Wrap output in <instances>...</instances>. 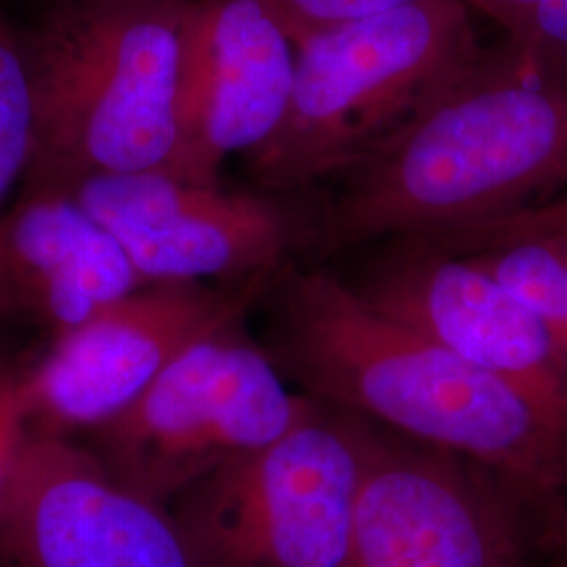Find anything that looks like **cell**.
<instances>
[{
    "label": "cell",
    "instance_id": "obj_10",
    "mask_svg": "<svg viewBox=\"0 0 567 567\" xmlns=\"http://www.w3.org/2000/svg\"><path fill=\"white\" fill-rule=\"evenodd\" d=\"M65 192L116 238L145 284L274 276L290 243L276 204L221 183L137 173L91 177Z\"/></svg>",
    "mask_w": 567,
    "mask_h": 567
},
{
    "label": "cell",
    "instance_id": "obj_4",
    "mask_svg": "<svg viewBox=\"0 0 567 567\" xmlns=\"http://www.w3.org/2000/svg\"><path fill=\"white\" fill-rule=\"evenodd\" d=\"M280 128L244 156L265 189L337 177L404 133L484 55L465 0H421L297 42Z\"/></svg>",
    "mask_w": 567,
    "mask_h": 567
},
{
    "label": "cell",
    "instance_id": "obj_13",
    "mask_svg": "<svg viewBox=\"0 0 567 567\" xmlns=\"http://www.w3.org/2000/svg\"><path fill=\"white\" fill-rule=\"evenodd\" d=\"M147 284L72 194L25 187L0 217V326L58 343Z\"/></svg>",
    "mask_w": 567,
    "mask_h": 567
},
{
    "label": "cell",
    "instance_id": "obj_21",
    "mask_svg": "<svg viewBox=\"0 0 567 567\" xmlns=\"http://www.w3.org/2000/svg\"><path fill=\"white\" fill-rule=\"evenodd\" d=\"M63 2H82V0H51V4H49V7H53V4H63Z\"/></svg>",
    "mask_w": 567,
    "mask_h": 567
},
{
    "label": "cell",
    "instance_id": "obj_2",
    "mask_svg": "<svg viewBox=\"0 0 567 567\" xmlns=\"http://www.w3.org/2000/svg\"><path fill=\"white\" fill-rule=\"evenodd\" d=\"M337 177L330 250L440 238L555 200L567 187V70L511 41L484 51L419 121Z\"/></svg>",
    "mask_w": 567,
    "mask_h": 567
},
{
    "label": "cell",
    "instance_id": "obj_7",
    "mask_svg": "<svg viewBox=\"0 0 567 567\" xmlns=\"http://www.w3.org/2000/svg\"><path fill=\"white\" fill-rule=\"evenodd\" d=\"M271 280L147 284L107 305L21 370L34 440H76L121 416L189 344L243 322Z\"/></svg>",
    "mask_w": 567,
    "mask_h": 567
},
{
    "label": "cell",
    "instance_id": "obj_19",
    "mask_svg": "<svg viewBox=\"0 0 567 567\" xmlns=\"http://www.w3.org/2000/svg\"><path fill=\"white\" fill-rule=\"evenodd\" d=\"M471 11L486 16L487 20L498 23L507 39H515L526 25L529 13L534 11L538 0H465Z\"/></svg>",
    "mask_w": 567,
    "mask_h": 567
},
{
    "label": "cell",
    "instance_id": "obj_16",
    "mask_svg": "<svg viewBox=\"0 0 567 567\" xmlns=\"http://www.w3.org/2000/svg\"><path fill=\"white\" fill-rule=\"evenodd\" d=\"M34 435L21 398V370L0 353V505L20 473Z\"/></svg>",
    "mask_w": 567,
    "mask_h": 567
},
{
    "label": "cell",
    "instance_id": "obj_5",
    "mask_svg": "<svg viewBox=\"0 0 567 567\" xmlns=\"http://www.w3.org/2000/svg\"><path fill=\"white\" fill-rule=\"evenodd\" d=\"M240 322L189 344L121 416L74 442L124 487L171 507L187 487L318 412Z\"/></svg>",
    "mask_w": 567,
    "mask_h": 567
},
{
    "label": "cell",
    "instance_id": "obj_20",
    "mask_svg": "<svg viewBox=\"0 0 567 567\" xmlns=\"http://www.w3.org/2000/svg\"><path fill=\"white\" fill-rule=\"evenodd\" d=\"M557 527H559V536H561V540H566L567 543V508L566 513L559 517V522H557Z\"/></svg>",
    "mask_w": 567,
    "mask_h": 567
},
{
    "label": "cell",
    "instance_id": "obj_12",
    "mask_svg": "<svg viewBox=\"0 0 567 567\" xmlns=\"http://www.w3.org/2000/svg\"><path fill=\"white\" fill-rule=\"evenodd\" d=\"M295 70L297 47L264 0H192L171 177L219 185L229 156L252 154L280 128Z\"/></svg>",
    "mask_w": 567,
    "mask_h": 567
},
{
    "label": "cell",
    "instance_id": "obj_3",
    "mask_svg": "<svg viewBox=\"0 0 567 567\" xmlns=\"http://www.w3.org/2000/svg\"><path fill=\"white\" fill-rule=\"evenodd\" d=\"M189 2H63L20 30L34 100L21 185L65 192L91 177L173 175Z\"/></svg>",
    "mask_w": 567,
    "mask_h": 567
},
{
    "label": "cell",
    "instance_id": "obj_14",
    "mask_svg": "<svg viewBox=\"0 0 567 567\" xmlns=\"http://www.w3.org/2000/svg\"><path fill=\"white\" fill-rule=\"evenodd\" d=\"M34 154V100L20 30L0 16V217Z\"/></svg>",
    "mask_w": 567,
    "mask_h": 567
},
{
    "label": "cell",
    "instance_id": "obj_1",
    "mask_svg": "<svg viewBox=\"0 0 567 567\" xmlns=\"http://www.w3.org/2000/svg\"><path fill=\"white\" fill-rule=\"evenodd\" d=\"M271 286L265 351L311 398L484 466L538 503L566 492L564 410L386 318L334 274L288 271Z\"/></svg>",
    "mask_w": 567,
    "mask_h": 567
},
{
    "label": "cell",
    "instance_id": "obj_15",
    "mask_svg": "<svg viewBox=\"0 0 567 567\" xmlns=\"http://www.w3.org/2000/svg\"><path fill=\"white\" fill-rule=\"evenodd\" d=\"M292 42L421 0H264Z\"/></svg>",
    "mask_w": 567,
    "mask_h": 567
},
{
    "label": "cell",
    "instance_id": "obj_8",
    "mask_svg": "<svg viewBox=\"0 0 567 567\" xmlns=\"http://www.w3.org/2000/svg\"><path fill=\"white\" fill-rule=\"evenodd\" d=\"M527 503L540 505L484 466L365 431L341 567H532Z\"/></svg>",
    "mask_w": 567,
    "mask_h": 567
},
{
    "label": "cell",
    "instance_id": "obj_9",
    "mask_svg": "<svg viewBox=\"0 0 567 567\" xmlns=\"http://www.w3.org/2000/svg\"><path fill=\"white\" fill-rule=\"evenodd\" d=\"M0 567H208L173 508L74 440H37L0 505Z\"/></svg>",
    "mask_w": 567,
    "mask_h": 567
},
{
    "label": "cell",
    "instance_id": "obj_6",
    "mask_svg": "<svg viewBox=\"0 0 567 567\" xmlns=\"http://www.w3.org/2000/svg\"><path fill=\"white\" fill-rule=\"evenodd\" d=\"M364 461V429L318 410L187 487L173 513L208 567H341Z\"/></svg>",
    "mask_w": 567,
    "mask_h": 567
},
{
    "label": "cell",
    "instance_id": "obj_17",
    "mask_svg": "<svg viewBox=\"0 0 567 567\" xmlns=\"http://www.w3.org/2000/svg\"><path fill=\"white\" fill-rule=\"evenodd\" d=\"M507 41L567 70V0H538L522 32Z\"/></svg>",
    "mask_w": 567,
    "mask_h": 567
},
{
    "label": "cell",
    "instance_id": "obj_18",
    "mask_svg": "<svg viewBox=\"0 0 567 567\" xmlns=\"http://www.w3.org/2000/svg\"><path fill=\"white\" fill-rule=\"evenodd\" d=\"M487 225H503V227H524V229H538V231H550L567 238V194L557 196L555 200L527 208L524 213L511 215L507 219L494 221ZM482 225V227H487Z\"/></svg>",
    "mask_w": 567,
    "mask_h": 567
},
{
    "label": "cell",
    "instance_id": "obj_11",
    "mask_svg": "<svg viewBox=\"0 0 567 567\" xmlns=\"http://www.w3.org/2000/svg\"><path fill=\"white\" fill-rule=\"evenodd\" d=\"M349 284L386 318L567 414V362L547 326L473 257L429 238H400Z\"/></svg>",
    "mask_w": 567,
    "mask_h": 567
}]
</instances>
